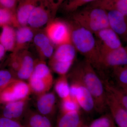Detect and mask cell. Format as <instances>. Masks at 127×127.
I'll use <instances>...</instances> for the list:
<instances>
[{
  "label": "cell",
  "instance_id": "cell-35",
  "mask_svg": "<svg viewBox=\"0 0 127 127\" xmlns=\"http://www.w3.org/2000/svg\"><path fill=\"white\" fill-rule=\"evenodd\" d=\"M86 127V126H84V125H83V124H82L81 125H80V126H79V127Z\"/></svg>",
  "mask_w": 127,
  "mask_h": 127
},
{
  "label": "cell",
  "instance_id": "cell-31",
  "mask_svg": "<svg viewBox=\"0 0 127 127\" xmlns=\"http://www.w3.org/2000/svg\"><path fill=\"white\" fill-rule=\"evenodd\" d=\"M0 127H26L22 123L2 116L0 113Z\"/></svg>",
  "mask_w": 127,
  "mask_h": 127
},
{
  "label": "cell",
  "instance_id": "cell-24",
  "mask_svg": "<svg viewBox=\"0 0 127 127\" xmlns=\"http://www.w3.org/2000/svg\"><path fill=\"white\" fill-rule=\"evenodd\" d=\"M54 89L55 93L61 99L70 95V83L67 75L59 76L55 82Z\"/></svg>",
  "mask_w": 127,
  "mask_h": 127
},
{
  "label": "cell",
  "instance_id": "cell-27",
  "mask_svg": "<svg viewBox=\"0 0 127 127\" xmlns=\"http://www.w3.org/2000/svg\"><path fill=\"white\" fill-rule=\"evenodd\" d=\"M60 109L61 114H64L80 111L81 108L75 98L70 95L61 99Z\"/></svg>",
  "mask_w": 127,
  "mask_h": 127
},
{
  "label": "cell",
  "instance_id": "cell-5",
  "mask_svg": "<svg viewBox=\"0 0 127 127\" xmlns=\"http://www.w3.org/2000/svg\"><path fill=\"white\" fill-rule=\"evenodd\" d=\"M31 93L28 83L15 78L0 91V105L29 98Z\"/></svg>",
  "mask_w": 127,
  "mask_h": 127
},
{
  "label": "cell",
  "instance_id": "cell-7",
  "mask_svg": "<svg viewBox=\"0 0 127 127\" xmlns=\"http://www.w3.org/2000/svg\"><path fill=\"white\" fill-rule=\"evenodd\" d=\"M56 11L47 0H41L31 13L27 26L32 29L43 27L52 21Z\"/></svg>",
  "mask_w": 127,
  "mask_h": 127
},
{
  "label": "cell",
  "instance_id": "cell-8",
  "mask_svg": "<svg viewBox=\"0 0 127 127\" xmlns=\"http://www.w3.org/2000/svg\"><path fill=\"white\" fill-rule=\"evenodd\" d=\"M70 95L77 102L81 109L87 113L95 110V104L91 94L81 82L70 78Z\"/></svg>",
  "mask_w": 127,
  "mask_h": 127
},
{
  "label": "cell",
  "instance_id": "cell-4",
  "mask_svg": "<svg viewBox=\"0 0 127 127\" xmlns=\"http://www.w3.org/2000/svg\"><path fill=\"white\" fill-rule=\"evenodd\" d=\"M76 52L72 42L57 46L50 59V68L59 76L67 75L75 62Z\"/></svg>",
  "mask_w": 127,
  "mask_h": 127
},
{
  "label": "cell",
  "instance_id": "cell-6",
  "mask_svg": "<svg viewBox=\"0 0 127 127\" xmlns=\"http://www.w3.org/2000/svg\"><path fill=\"white\" fill-rule=\"evenodd\" d=\"M45 32L53 44L57 46L71 42L70 27L63 21H51L47 25Z\"/></svg>",
  "mask_w": 127,
  "mask_h": 127
},
{
  "label": "cell",
  "instance_id": "cell-22",
  "mask_svg": "<svg viewBox=\"0 0 127 127\" xmlns=\"http://www.w3.org/2000/svg\"><path fill=\"white\" fill-rule=\"evenodd\" d=\"M80 111L61 114L55 127H78L82 124Z\"/></svg>",
  "mask_w": 127,
  "mask_h": 127
},
{
  "label": "cell",
  "instance_id": "cell-36",
  "mask_svg": "<svg viewBox=\"0 0 127 127\" xmlns=\"http://www.w3.org/2000/svg\"></svg>",
  "mask_w": 127,
  "mask_h": 127
},
{
  "label": "cell",
  "instance_id": "cell-21",
  "mask_svg": "<svg viewBox=\"0 0 127 127\" xmlns=\"http://www.w3.org/2000/svg\"><path fill=\"white\" fill-rule=\"evenodd\" d=\"M28 81L31 93L37 96L49 92L54 82L53 80L40 78L33 75H31Z\"/></svg>",
  "mask_w": 127,
  "mask_h": 127
},
{
  "label": "cell",
  "instance_id": "cell-11",
  "mask_svg": "<svg viewBox=\"0 0 127 127\" xmlns=\"http://www.w3.org/2000/svg\"><path fill=\"white\" fill-rule=\"evenodd\" d=\"M36 107L38 113L51 120L56 111L57 98L55 92H48L37 96Z\"/></svg>",
  "mask_w": 127,
  "mask_h": 127
},
{
  "label": "cell",
  "instance_id": "cell-25",
  "mask_svg": "<svg viewBox=\"0 0 127 127\" xmlns=\"http://www.w3.org/2000/svg\"><path fill=\"white\" fill-rule=\"evenodd\" d=\"M112 70L116 85L127 92V65L114 67Z\"/></svg>",
  "mask_w": 127,
  "mask_h": 127
},
{
  "label": "cell",
  "instance_id": "cell-12",
  "mask_svg": "<svg viewBox=\"0 0 127 127\" xmlns=\"http://www.w3.org/2000/svg\"><path fill=\"white\" fill-rule=\"evenodd\" d=\"M106 92V103L111 115L119 127H127V109L109 93Z\"/></svg>",
  "mask_w": 127,
  "mask_h": 127
},
{
  "label": "cell",
  "instance_id": "cell-15",
  "mask_svg": "<svg viewBox=\"0 0 127 127\" xmlns=\"http://www.w3.org/2000/svg\"><path fill=\"white\" fill-rule=\"evenodd\" d=\"M109 27L119 36L127 37V17L116 10L106 11Z\"/></svg>",
  "mask_w": 127,
  "mask_h": 127
},
{
  "label": "cell",
  "instance_id": "cell-16",
  "mask_svg": "<svg viewBox=\"0 0 127 127\" xmlns=\"http://www.w3.org/2000/svg\"><path fill=\"white\" fill-rule=\"evenodd\" d=\"M33 42L39 52L41 59H50L54 53V45L45 32L35 34Z\"/></svg>",
  "mask_w": 127,
  "mask_h": 127
},
{
  "label": "cell",
  "instance_id": "cell-3",
  "mask_svg": "<svg viewBox=\"0 0 127 127\" xmlns=\"http://www.w3.org/2000/svg\"><path fill=\"white\" fill-rule=\"evenodd\" d=\"M72 21L93 33L109 27L107 12L95 6L73 13Z\"/></svg>",
  "mask_w": 127,
  "mask_h": 127
},
{
  "label": "cell",
  "instance_id": "cell-23",
  "mask_svg": "<svg viewBox=\"0 0 127 127\" xmlns=\"http://www.w3.org/2000/svg\"><path fill=\"white\" fill-rule=\"evenodd\" d=\"M105 92L109 93L127 109V92L108 80L103 81Z\"/></svg>",
  "mask_w": 127,
  "mask_h": 127
},
{
  "label": "cell",
  "instance_id": "cell-17",
  "mask_svg": "<svg viewBox=\"0 0 127 127\" xmlns=\"http://www.w3.org/2000/svg\"><path fill=\"white\" fill-rule=\"evenodd\" d=\"M41 0H19L16 10L17 21L19 27L27 26L32 11Z\"/></svg>",
  "mask_w": 127,
  "mask_h": 127
},
{
  "label": "cell",
  "instance_id": "cell-14",
  "mask_svg": "<svg viewBox=\"0 0 127 127\" xmlns=\"http://www.w3.org/2000/svg\"><path fill=\"white\" fill-rule=\"evenodd\" d=\"M18 52L20 58V66L14 76L17 79L23 81L28 80L33 72L35 60L26 51L21 50Z\"/></svg>",
  "mask_w": 127,
  "mask_h": 127
},
{
  "label": "cell",
  "instance_id": "cell-9",
  "mask_svg": "<svg viewBox=\"0 0 127 127\" xmlns=\"http://www.w3.org/2000/svg\"><path fill=\"white\" fill-rule=\"evenodd\" d=\"M99 50L100 69L102 67L112 69L117 67L127 65V48L123 46L114 50L100 48Z\"/></svg>",
  "mask_w": 127,
  "mask_h": 127
},
{
  "label": "cell",
  "instance_id": "cell-26",
  "mask_svg": "<svg viewBox=\"0 0 127 127\" xmlns=\"http://www.w3.org/2000/svg\"><path fill=\"white\" fill-rule=\"evenodd\" d=\"M19 26L17 21L16 12L0 6V26Z\"/></svg>",
  "mask_w": 127,
  "mask_h": 127
},
{
  "label": "cell",
  "instance_id": "cell-30",
  "mask_svg": "<svg viewBox=\"0 0 127 127\" xmlns=\"http://www.w3.org/2000/svg\"><path fill=\"white\" fill-rule=\"evenodd\" d=\"M15 78L10 71L0 70V91Z\"/></svg>",
  "mask_w": 127,
  "mask_h": 127
},
{
  "label": "cell",
  "instance_id": "cell-20",
  "mask_svg": "<svg viewBox=\"0 0 127 127\" xmlns=\"http://www.w3.org/2000/svg\"><path fill=\"white\" fill-rule=\"evenodd\" d=\"M0 44L6 51L14 52L15 46V31L11 26H0Z\"/></svg>",
  "mask_w": 127,
  "mask_h": 127
},
{
  "label": "cell",
  "instance_id": "cell-29",
  "mask_svg": "<svg viewBox=\"0 0 127 127\" xmlns=\"http://www.w3.org/2000/svg\"><path fill=\"white\" fill-rule=\"evenodd\" d=\"M95 0H67L64 4L63 8L65 11L68 13H74L78 8Z\"/></svg>",
  "mask_w": 127,
  "mask_h": 127
},
{
  "label": "cell",
  "instance_id": "cell-18",
  "mask_svg": "<svg viewBox=\"0 0 127 127\" xmlns=\"http://www.w3.org/2000/svg\"><path fill=\"white\" fill-rule=\"evenodd\" d=\"M22 121L26 127H53L49 118L30 109L27 111Z\"/></svg>",
  "mask_w": 127,
  "mask_h": 127
},
{
  "label": "cell",
  "instance_id": "cell-28",
  "mask_svg": "<svg viewBox=\"0 0 127 127\" xmlns=\"http://www.w3.org/2000/svg\"><path fill=\"white\" fill-rule=\"evenodd\" d=\"M88 127H116L111 114L103 115L94 120Z\"/></svg>",
  "mask_w": 127,
  "mask_h": 127
},
{
  "label": "cell",
  "instance_id": "cell-1",
  "mask_svg": "<svg viewBox=\"0 0 127 127\" xmlns=\"http://www.w3.org/2000/svg\"><path fill=\"white\" fill-rule=\"evenodd\" d=\"M68 77L78 80L87 89L93 98L95 110L100 113L105 111L107 106L104 85L91 64L85 59L78 64Z\"/></svg>",
  "mask_w": 127,
  "mask_h": 127
},
{
  "label": "cell",
  "instance_id": "cell-34",
  "mask_svg": "<svg viewBox=\"0 0 127 127\" xmlns=\"http://www.w3.org/2000/svg\"><path fill=\"white\" fill-rule=\"evenodd\" d=\"M6 51L5 48L1 44H0V62L4 56Z\"/></svg>",
  "mask_w": 127,
  "mask_h": 127
},
{
  "label": "cell",
  "instance_id": "cell-2",
  "mask_svg": "<svg viewBox=\"0 0 127 127\" xmlns=\"http://www.w3.org/2000/svg\"><path fill=\"white\" fill-rule=\"evenodd\" d=\"M69 25L71 41L77 51L82 55L95 69L100 70V50L94 33L72 21Z\"/></svg>",
  "mask_w": 127,
  "mask_h": 127
},
{
  "label": "cell",
  "instance_id": "cell-13",
  "mask_svg": "<svg viewBox=\"0 0 127 127\" xmlns=\"http://www.w3.org/2000/svg\"><path fill=\"white\" fill-rule=\"evenodd\" d=\"M99 39L97 41L99 48L114 50L123 46L119 36L109 27L94 33Z\"/></svg>",
  "mask_w": 127,
  "mask_h": 127
},
{
  "label": "cell",
  "instance_id": "cell-10",
  "mask_svg": "<svg viewBox=\"0 0 127 127\" xmlns=\"http://www.w3.org/2000/svg\"><path fill=\"white\" fill-rule=\"evenodd\" d=\"M29 98L3 104L0 113L6 118L22 123L24 116L28 110L27 107Z\"/></svg>",
  "mask_w": 127,
  "mask_h": 127
},
{
  "label": "cell",
  "instance_id": "cell-33",
  "mask_svg": "<svg viewBox=\"0 0 127 127\" xmlns=\"http://www.w3.org/2000/svg\"><path fill=\"white\" fill-rule=\"evenodd\" d=\"M114 9L127 17V0H115Z\"/></svg>",
  "mask_w": 127,
  "mask_h": 127
},
{
  "label": "cell",
  "instance_id": "cell-19",
  "mask_svg": "<svg viewBox=\"0 0 127 127\" xmlns=\"http://www.w3.org/2000/svg\"><path fill=\"white\" fill-rule=\"evenodd\" d=\"M15 31V46L14 52H18L23 49L26 44L33 40L34 35L32 29L28 26L17 27Z\"/></svg>",
  "mask_w": 127,
  "mask_h": 127
},
{
  "label": "cell",
  "instance_id": "cell-32",
  "mask_svg": "<svg viewBox=\"0 0 127 127\" xmlns=\"http://www.w3.org/2000/svg\"><path fill=\"white\" fill-rule=\"evenodd\" d=\"M19 0H0V6L16 12Z\"/></svg>",
  "mask_w": 127,
  "mask_h": 127
}]
</instances>
